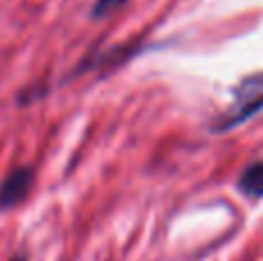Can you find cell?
Listing matches in <instances>:
<instances>
[{
  "label": "cell",
  "mask_w": 263,
  "mask_h": 261,
  "mask_svg": "<svg viewBox=\"0 0 263 261\" xmlns=\"http://www.w3.org/2000/svg\"><path fill=\"white\" fill-rule=\"evenodd\" d=\"M231 106L219 116L213 123V132H231L233 127L247 123L250 118H254L256 114L263 109V72L247 74L238 81V86L231 90Z\"/></svg>",
  "instance_id": "6da1fadb"
},
{
  "label": "cell",
  "mask_w": 263,
  "mask_h": 261,
  "mask_svg": "<svg viewBox=\"0 0 263 261\" xmlns=\"http://www.w3.org/2000/svg\"><path fill=\"white\" fill-rule=\"evenodd\" d=\"M35 183V171L30 166H16L9 171L7 178L0 183V208H14L30 194Z\"/></svg>",
  "instance_id": "7a4b0ae2"
},
{
  "label": "cell",
  "mask_w": 263,
  "mask_h": 261,
  "mask_svg": "<svg viewBox=\"0 0 263 261\" xmlns=\"http://www.w3.org/2000/svg\"><path fill=\"white\" fill-rule=\"evenodd\" d=\"M238 190L250 199H263V162H252L242 169Z\"/></svg>",
  "instance_id": "3957f363"
},
{
  "label": "cell",
  "mask_w": 263,
  "mask_h": 261,
  "mask_svg": "<svg viewBox=\"0 0 263 261\" xmlns=\"http://www.w3.org/2000/svg\"><path fill=\"white\" fill-rule=\"evenodd\" d=\"M127 3L129 0H95V5H92V9H90V16L92 18H104V16H109L111 12L120 9Z\"/></svg>",
  "instance_id": "277c9868"
},
{
  "label": "cell",
  "mask_w": 263,
  "mask_h": 261,
  "mask_svg": "<svg viewBox=\"0 0 263 261\" xmlns=\"http://www.w3.org/2000/svg\"><path fill=\"white\" fill-rule=\"evenodd\" d=\"M12 261H26V257H14Z\"/></svg>",
  "instance_id": "5b68a950"
}]
</instances>
